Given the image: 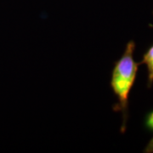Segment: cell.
I'll return each mask as SVG.
<instances>
[{
	"label": "cell",
	"instance_id": "cell-1",
	"mask_svg": "<svg viewBox=\"0 0 153 153\" xmlns=\"http://www.w3.org/2000/svg\"><path fill=\"white\" fill-rule=\"evenodd\" d=\"M134 42L129 41L126 45V49L122 57L115 64L111 80V88L118 100L117 105L115 109L120 111L123 114V125L121 128L123 133L126 129L128 96L135 81L139 66L134 59Z\"/></svg>",
	"mask_w": 153,
	"mask_h": 153
},
{
	"label": "cell",
	"instance_id": "cell-2",
	"mask_svg": "<svg viewBox=\"0 0 153 153\" xmlns=\"http://www.w3.org/2000/svg\"><path fill=\"white\" fill-rule=\"evenodd\" d=\"M141 64H145L147 67V87L151 88L153 84V44L143 55Z\"/></svg>",
	"mask_w": 153,
	"mask_h": 153
},
{
	"label": "cell",
	"instance_id": "cell-3",
	"mask_svg": "<svg viewBox=\"0 0 153 153\" xmlns=\"http://www.w3.org/2000/svg\"><path fill=\"white\" fill-rule=\"evenodd\" d=\"M146 126L149 130L153 131V111H151L146 117Z\"/></svg>",
	"mask_w": 153,
	"mask_h": 153
},
{
	"label": "cell",
	"instance_id": "cell-4",
	"mask_svg": "<svg viewBox=\"0 0 153 153\" xmlns=\"http://www.w3.org/2000/svg\"><path fill=\"white\" fill-rule=\"evenodd\" d=\"M145 152L153 153V138L150 140V142L148 143V145L145 149Z\"/></svg>",
	"mask_w": 153,
	"mask_h": 153
}]
</instances>
